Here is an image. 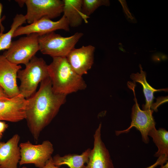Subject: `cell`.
<instances>
[{
  "label": "cell",
  "instance_id": "6da1fadb",
  "mask_svg": "<svg viewBox=\"0 0 168 168\" xmlns=\"http://www.w3.org/2000/svg\"><path fill=\"white\" fill-rule=\"evenodd\" d=\"M66 95L56 94L49 77L40 83L39 89L26 99L25 119L33 138L37 141L42 131L56 116L66 101Z\"/></svg>",
  "mask_w": 168,
  "mask_h": 168
},
{
  "label": "cell",
  "instance_id": "7a4b0ae2",
  "mask_svg": "<svg viewBox=\"0 0 168 168\" xmlns=\"http://www.w3.org/2000/svg\"><path fill=\"white\" fill-rule=\"evenodd\" d=\"M52 58L48 65V71L54 93L67 96L86 88L87 85L82 76L73 70L66 57Z\"/></svg>",
  "mask_w": 168,
  "mask_h": 168
},
{
  "label": "cell",
  "instance_id": "3957f363",
  "mask_svg": "<svg viewBox=\"0 0 168 168\" xmlns=\"http://www.w3.org/2000/svg\"><path fill=\"white\" fill-rule=\"evenodd\" d=\"M25 66L18 71L17 78L20 81V94L27 99L36 92L39 84L49 76L48 65L42 58L35 56Z\"/></svg>",
  "mask_w": 168,
  "mask_h": 168
},
{
  "label": "cell",
  "instance_id": "277c9868",
  "mask_svg": "<svg viewBox=\"0 0 168 168\" xmlns=\"http://www.w3.org/2000/svg\"><path fill=\"white\" fill-rule=\"evenodd\" d=\"M84 34L77 32L68 37H65L51 32L39 36V51L43 54L52 58L66 57Z\"/></svg>",
  "mask_w": 168,
  "mask_h": 168
},
{
  "label": "cell",
  "instance_id": "5b68a950",
  "mask_svg": "<svg viewBox=\"0 0 168 168\" xmlns=\"http://www.w3.org/2000/svg\"><path fill=\"white\" fill-rule=\"evenodd\" d=\"M39 36L37 34L32 33L12 41L2 55L13 63L26 65L39 50Z\"/></svg>",
  "mask_w": 168,
  "mask_h": 168
},
{
  "label": "cell",
  "instance_id": "8992f818",
  "mask_svg": "<svg viewBox=\"0 0 168 168\" xmlns=\"http://www.w3.org/2000/svg\"><path fill=\"white\" fill-rule=\"evenodd\" d=\"M21 159L20 165L33 164L38 168H43L46 162L52 157L54 152L52 143L48 140L39 144H33L30 141L19 144Z\"/></svg>",
  "mask_w": 168,
  "mask_h": 168
},
{
  "label": "cell",
  "instance_id": "52a82bcc",
  "mask_svg": "<svg viewBox=\"0 0 168 168\" xmlns=\"http://www.w3.org/2000/svg\"><path fill=\"white\" fill-rule=\"evenodd\" d=\"M27 7L25 15L29 24L43 17L52 19L63 12V2L60 0H24Z\"/></svg>",
  "mask_w": 168,
  "mask_h": 168
},
{
  "label": "cell",
  "instance_id": "ba28073f",
  "mask_svg": "<svg viewBox=\"0 0 168 168\" xmlns=\"http://www.w3.org/2000/svg\"><path fill=\"white\" fill-rule=\"evenodd\" d=\"M135 103L132 108L130 125L125 130L116 131L115 134L118 135L122 133H128L131 128L135 127L140 132L142 141L147 144L149 141V132L155 128L156 123L152 115L153 111L151 109L141 110L135 97Z\"/></svg>",
  "mask_w": 168,
  "mask_h": 168
},
{
  "label": "cell",
  "instance_id": "9c48e42d",
  "mask_svg": "<svg viewBox=\"0 0 168 168\" xmlns=\"http://www.w3.org/2000/svg\"><path fill=\"white\" fill-rule=\"evenodd\" d=\"M69 27L63 15L56 21H53L47 17H43L28 25L18 27L14 32L13 37L32 33H36L40 36L58 30L67 31H69Z\"/></svg>",
  "mask_w": 168,
  "mask_h": 168
},
{
  "label": "cell",
  "instance_id": "30bf717a",
  "mask_svg": "<svg viewBox=\"0 0 168 168\" xmlns=\"http://www.w3.org/2000/svg\"><path fill=\"white\" fill-rule=\"evenodd\" d=\"M101 127L100 123L95 131L93 147L83 168H114L109 152L101 138Z\"/></svg>",
  "mask_w": 168,
  "mask_h": 168
},
{
  "label": "cell",
  "instance_id": "8fae6325",
  "mask_svg": "<svg viewBox=\"0 0 168 168\" xmlns=\"http://www.w3.org/2000/svg\"><path fill=\"white\" fill-rule=\"evenodd\" d=\"M22 67L13 63L0 55V86L9 98L20 94L17 83L18 71Z\"/></svg>",
  "mask_w": 168,
  "mask_h": 168
},
{
  "label": "cell",
  "instance_id": "7c38bea8",
  "mask_svg": "<svg viewBox=\"0 0 168 168\" xmlns=\"http://www.w3.org/2000/svg\"><path fill=\"white\" fill-rule=\"evenodd\" d=\"M94 46L89 45L81 48H74L66 57L73 70L82 76L86 74L91 68L94 60Z\"/></svg>",
  "mask_w": 168,
  "mask_h": 168
},
{
  "label": "cell",
  "instance_id": "4fadbf2b",
  "mask_svg": "<svg viewBox=\"0 0 168 168\" xmlns=\"http://www.w3.org/2000/svg\"><path fill=\"white\" fill-rule=\"evenodd\" d=\"M26 100L20 94L0 100V121L17 122L25 119Z\"/></svg>",
  "mask_w": 168,
  "mask_h": 168
},
{
  "label": "cell",
  "instance_id": "5bb4252c",
  "mask_svg": "<svg viewBox=\"0 0 168 168\" xmlns=\"http://www.w3.org/2000/svg\"><path fill=\"white\" fill-rule=\"evenodd\" d=\"M20 136L15 134L6 142H0V166L2 168H17L21 159Z\"/></svg>",
  "mask_w": 168,
  "mask_h": 168
},
{
  "label": "cell",
  "instance_id": "9a60e30c",
  "mask_svg": "<svg viewBox=\"0 0 168 168\" xmlns=\"http://www.w3.org/2000/svg\"><path fill=\"white\" fill-rule=\"evenodd\" d=\"M63 15L69 26L76 27L81 25L84 16L82 12V0H63Z\"/></svg>",
  "mask_w": 168,
  "mask_h": 168
},
{
  "label": "cell",
  "instance_id": "2e32d148",
  "mask_svg": "<svg viewBox=\"0 0 168 168\" xmlns=\"http://www.w3.org/2000/svg\"><path fill=\"white\" fill-rule=\"evenodd\" d=\"M91 150L88 148L80 154H68L63 156L57 154L52 157L53 162L59 167L66 165L69 168H83L88 161Z\"/></svg>",
  "mask_w": 168,
  "mask_h": 168
},
{
  "label": "cell",
  "instance_id": "e0dca14e",
  "mask_svg": "<svg viewBox=\"0 0 168 168\" xmlns=\"http://www.w3.org/2000/svg\"><path fill=\"white\" fill-rule=\"evenodd\" d=\"M140 72L132 73L130 75L131 78L134 82L140 83L142 86L143 91L146 98V104L143 106V110L151 109L154 98L153 94L156 91H166V89H156L152 87L147 82L146 79V73L143 71L140 64Z\"/></svg>",
  "mask_w": 168,
  "mask_h": 168
},
{
  "label": "cell",
  "instance_id": "ac0fdd59",
  "mask_svg": "<svg viewBox=\"0 0 168 168\" xmlns=\"http://www.w3.org/2000/svg\"><path fill=\"white\" fill-rule=\"evenodd\" d=\"M148 135L152 138L158 148L154 156L159 157L164 155L168 156V131L164 128L156 129L155 128L149 131Z\"/></svg>",
  "mask_w": 168,
  "mask_h": 168
},
{
  "label": "cell",
  "instance_id": "d6986e66",
  "mask_svg": "<svg viewBox=\"0 0 168 168\" xmlns=\"http://www.w3.org/2000/svg\"><path fill=\"white\" fill-rule=\"evenodd\" d=\"M26 22L25 15L22 14L16 15L10 30L5 33H0V51L7 50L10 47L15 31L18 27Z\"/></svg>",
  "mask_w": 168,
  "mask_h": 168
},
{
  "label": "cell",
  "instance_id": "ffe728a7",
  "mask_svg": "<svg viewBox=\"0 0 168 168\" xmlns=\"http://www.w3.org/2000/svg\"><path fill=\"white\" fill-rule=\"evenodd\" d=\"M110 5L108 0H82V12L84 16V21L88 22L87 19L99 7Z\"/></svg>",
  "mask_w": 168,
  "mask_h": 168
},
{
  "label": "cell",
  "instance_id": "44dd1931",
  "mask_svg": "<svg viewBox=\"0 0 168 168\" xmlns=\"http://www.w3.org/2000/svg\"><path fill=\"white\" fill-rule=\"evenodd\" d=\"M168 156L166 155H162L159 157L156 162L152 164L145 168H155L158 166H161L168 161Z\"/></svg>",
  "mask_w": 168,
  "mask_h": 168
},
{
  "label": "cell",
  "instance_id": "7402d4cb",
  "mask_svg": "<svg viewBox=\"0 0 168 168\" xmlns=\"http://www.w3.org/2000/svg\"><path fill=\"white\" fill-rule=\"evenodd\" d=\"M43 168H59V167L54 164L52 157L46 162Z\"/></svg>",
  "mask_w": 168,
  "mask_h": 168
},
{
  "label": "cell",
  "instance_id": "603a6c76",
  "mask_svg": "<svg viewBox=\"0 0 168 168\" xmlns=\"http://www.w3.org/2000/svg\"><path fill=\"white\" fill-rule=\"evenodd\" d=\"M3 6L2 4L0 2V33H3L4 31V27L2 24V21L4 20L5 18V16H3L1 18V15L2 10Z\"/></svg>",
  "mask_w": 168,
  "mask_h": 168
},
{
  "label": "cell",
  "instance_id": "cb8c5ba5",
  "mask_svg": "<svg viewBox=\"0 0 168 168\" xmlns=\"http://www.w3.org/2000/svg\"><path fill=\"white\" fill-rule=\"evenodd\" d=\"M9 98L3 89L0 86V100H7Z\"/></svg>",
  "mask_w": 168,
  "mask_h": 168
},
{
  "label": "cell",
  "instance_id": "d4e9b609",
  "mask_svg": "<svg viewBox=\"0 0 168 168\" xmlns=\"http://www.w3.org/2000/svg\"><path fill=\"white\" fill-rule=\"evenodd\" d=\"M16 2H17V3H18L19 5L21 6H22L24 4V2L23 0H16Z\"/></svg>",
  "mask_w": 168,
  "mask_h": 168
},
{
  "label": "cell",
  "instance_id": "484cf974",
  "mask_svg": "<svg viewBox=\"0 0 168 168\" xmlns=\"http://www.w3.org/2000/svg\"><path fill=\"white\" fill-rule=\"evenodd\" d=\"M160 168H168V162L167 161L164 164L161 166Z\"/></svg>",
  "mask_w": 168,
  "mask_h": 168
},
{
  "label": "cell",
  "instance_id": "4316f807",
  "mask_svg": "<svg viewBox=\"0 0 168 168\" xmlns=\"http://www.w3.org/2000/svg\"><path fill=\"white\" fill-rule=\"evenodd\" d=\"M2 133H1L0 132V139L1 138V137H2Z\"/></svg>",
  "mask_w": 168,
  "mask_h": 168
},
{
  "label": "cell",
  "instance_id": "83f0119b",
  "mask_svg": "<svg viewBox=\"0 0 168 168\" xmlns=\"http://www.w3.org/2000/svg\"><path fill=\"white\" fill-rule=\"evenodd\" d=\"M27 168V167H26V166H23L21 168Z\"/></svg>",
  "mask_w": 168,
  "mask_h": 168
},
{
  "label": "cell",
  "instance_id": "f1b7e54d",
  "mask_svg": "<svg viewBox=\"0 0 168 168\" xmlns=\"http://www.w3.org/2000/svg\"><path fill=\"white\" fill-rule=\"evenodd\" d=\"M0 168H2V167L0 166Z\"/></svg>",
  "mask_w": 168,
  "mask_h": 168
}]
</instances>
